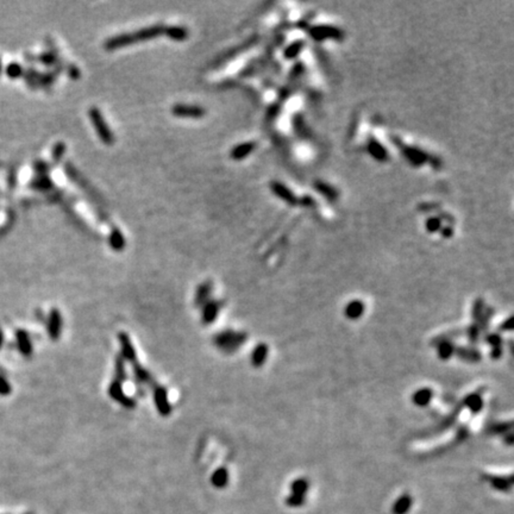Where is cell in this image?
Instances as JSON below:
<instances>
[{
	"label": "cell",
	"mask_w": 514,
	"mask_h": 514,
	"mask_svg": "<svg viewBox=\"0 0 514 514\" xmlns=\"http://www.w3.org/2000/svg\"><path fill=\"white\" fill-rule=\"evenodd\" d=\"M165 28L166 26L162 25V24H156V25L148 26V28L137 30V31L134 32L121 33V35L108 38L104 46L107 50H115L121 49L123 47L131 46V44L145 42V41L154 39L155 37L162 35L165 32Z\"/></svg>",
	"instance_id": "1"
},
{
	"label": "cell",
	"mask_w": 514,
	"mask_h": 514,
	"mask_svg": "<svg viewBox=\"0 0 514 514\" xmlns=\"http://www.w3.org/2000/svg\"><path fill=\"white\" fill-rule=\"evenodd\" d=\"M88 114H90L92 124H93V128L95 129V131H97L101 142L106 145L113 144L114 137L113 135H112L110 128H108L106 121H105L103 114H101V112L98 110L97 107H92L90 112H88Z\"/></svg>",
	"instance_id": "2"
},
{
	"label": "cell",
	"mask_w": 514,
	"mask_h": 514,
	"mask_svg": "<svg viewBox=\"0 0 514 514\" xmlns=\"http://www.w3.org/2000/svg\"><path fill=\"white\" fill-rule=\"evenodd\" d=\"M172 113L175 117L179 118H188V119H200L206 114L205 108L202 106H195V105H186V104H176L172 108Z\"/></svg>",
	"instance_id": "3"
},
{
	"label": "cell",
	"mask_w": 514,
	"mask_h": 514,
	"mask_svg": "<svg viewBox=\"0 0 514 514\" xmlns=\"http://www.w3.org/2000/svg\"><path fill=\"white\" fill-rule=\"evenodd\" d=\"M364 311H366V305L360 299L350 300L344 307V314L349 321H359L363 317Z\"/></svg>",
	"instance_id": "4"
},
{
	"label": "cell",
	"mask_w": 514,
	"mask_h": 514,
	"mask_svg": "<svg viewBox=\"0 0 514 514\" xmlns=\"http://www.w3.org/2000/svg\"><path fill=\"white\" fill-rule=\"evenodd\" d=\"M432 398H433V391H432L431 388H420V389H418L413 393L412 401H413L415 406L425 407L431 403Z\"/></svg>",
	"instance_id": "5"
},
{
	"label": "cell",
	"mask_w": 514,
	"mask_h": 514,
	"mask_svg": "<svg viewBox=\"0 0 514 514\" xmlns=\"http://www.w3.org/2000/svg\"><path fill=\"white\" fill-rule=\"evenodd\" d=\"M165 35L169 37L170 39L176 41V42H182V41H186L188 38V30H187L185 26L180 25H174V26H166L165 28Z\"/></svg>",
	"instance_id": "6"
},
{
	"label": "cell",
	"mask_w": 514,
	"mask_h": 514,
	"mask_svg": "<svg viewBox=\"0 0 514 514\" xmlns=\"http://www.w3.org/2000/svg\"><path fill=\"white\" fill-rule=\"evenodd\" d=\"M412 502H413V500H412V496L410 494L401 495L400 498L394 502L391 512H393V514H407V512L412 507Z\"/></svg>",
	"instance_id": "7"
},
{
	"label": "cell",
	"mask_w": 514,
	"mask_h": 514,
	"mask_svg": "<svg viewBox=\"0 0 514 514\" xmlns=\"http://www.w3.org/2000/svg\"><path fill=\"white\" fill-rule=\"evenodd\" d=\"M254 148H255L254 142L243 143V144L236 145L232 150H231V159L236 160V161H238V160H243L254 150Z\"/></svg>",
	"instance_id": "8"
},
{
	"label": "cell",
	"mask_w": 514,
	"mask_h": 514,
	"mask_svg": "<svg viewBox=\"0 0 514 514\" xmlns=\"http://www.w3.org/2000/svg\"><path fill=\"white\" fill-rule=\"evenodd\" d=\"M291 489H292V494L305 496V494L308 491V482H307V480H305V479L295 480V481L292 483Z\"/></svg>",
	"instance_id": "9"
},
{
	"label": "cell",
	"mask_w": 514,
	"mask_h": 514,
	"mask_svg": "<svg viewBox=\"0 0 514 514\" xmlns=\"http://www.w3.org/2000/svg\"><path fill=\"white\" fill-rule=\"evenodd\" d=\"M110 244L112 247V249L114 250H122L123 249V247L125 246V240L123 237V234L121 233V231L119 230H113L110 234Z\"/></svg>",
	"instance_id": "10"
},
{
	"label": "cell",
	"mask_w": 514,
	"mask_h": 514,
	"mask_svg": "<svg viewBox=\"0 0 514 514\" xmlns=\"http://www.w3.org/2000/svg\"><path fill=\"white\" fill-rule=\"evenodd\" d=\"M268 355V348L265 345H260L257 346L256 349L254 350L253 353V363L254 366L260 367L261 364H263V361Z\"/></svg>",
	"instance_id": "11"
},
{
	"label": "cell",
	"mask_w": 514,
	"mask_h": 514,
	"mask_svg": "<svg viewBox=\"0 0 514 514\" xmlns=\"http://www.w3.org/2000/svg\"><path fill=\"white\" fill-rule=\"evenodd\" d=\"M468 400H469L468 401V406H469V408H470L471 411L479 412L482 408V406H483V401L481 399V397L476 396V394L469 397Z\"/></svg>",
	"instance_id": "12"
},
{
	"label": "cell",
	"mask_w": 514,
	"mask_h": 514,
	"mask_svg": "<svg viewBox=\"0 0 514 514\" xmlns=\"http://www.w3.org/2000/svg\"><path fill=\"white\" fill-rule=\"evenodd\" d=\"M439 357L443 360H447V359H450V357L452 356V353H454V349H452V345L450 344V343L448 342H444L443 344L439 345Z\"/></svg>",
	"instance_id": "13"
},
{
	"label": "cell",
	"mask_w": 514,
	"mask_h": 514,
	"mask_svg": "<svg viewBox=\"0 0 514 514\" xmlns=\"http://www.w3.org/2000/svg\"><path fill=\"white\" fill-rule=\"evenodd\" d=\"M492 485L494 488L499 489V491H509L510 488V482H507L506 479H498V478H494L492 480Z\"/></svg>",
	"instance_id": "14"
},
{
	"label": "cell",
	"mask_w": 514,
	"mask_h": 514,
	"mask_svg": "<svg viewBox=\"0 0 514 514\" xmlns=\"http://www.w3.org/2000/svg\"><path fill=\"white\" fill-rule=\"evenodd\" d=\"M286 502H287V505L291 507H300L302 506V503L305 502V496L291 494L287 498V500H286Z\"/></svg>",
	"instance_id": "15"
},
{
	"label": "cell",
	"mask_w": 514,
	"mask_h": 514,
	"mask_svg": "<svg viewBox=\"0 0 514 514\" xmlns=\"http://www.w3.org/2000/svg\"><path fill=\"white\" fill-rule=\"evenodd\" d=\"M64 150H66V145H64L63 143H60V144H57L55 146V149H54V157L60 159L61 156L63 155Z\"/></svg>",
	"instance_id": "16"
},
{
	"label": "cell",
	"mask_w": 514,
	"mask_h": 514,
	"mask_svg": "<svg viewBox=\"0 0 514 514\" xmlns=\"http://www.w3.org/2000/svg\"><path fill=\"white\" fill-rule=\"evenodd\" d=\"M9 386L4 382V380H0V391L2 393H8Z\"/></svg>",
	"instance_id": "17"
}]
</instances>
